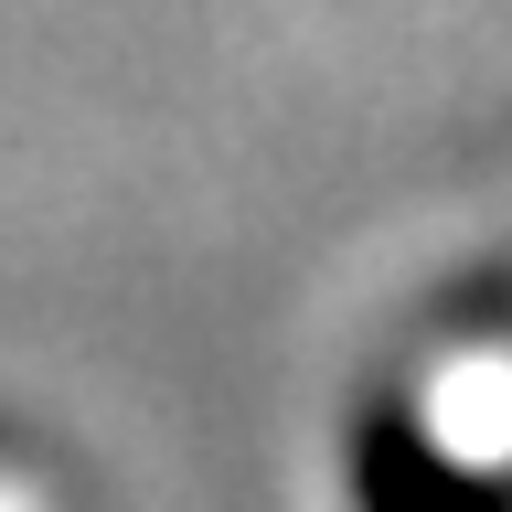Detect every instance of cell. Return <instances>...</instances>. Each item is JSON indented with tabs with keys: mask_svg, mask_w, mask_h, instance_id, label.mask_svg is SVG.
Segmentation results:
<instances>
[{
	"mask_svg": "<svg viewBox=\"0 0 512 512\" xmlns=\"http://www.w3.org/2000/svg\"><path fill=\"white\" fill-rule=\"evenodd\" d=\"M0 512H43V491H32V480L11 470V459H0Z\"/></svg>",
	"mask_w": 512,
	"mask_h": 512,
	"instance_id": "obj_1",
	"label": "cell"
}]
</instances>
